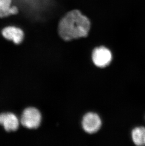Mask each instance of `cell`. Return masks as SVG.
<instances>
[{"label":"cell","mask_w":145,"mask_h":146,"mask_svg":"<svg viewBox=\"0 0 145 146\" xmlns=\"http://www.w3.org/2000/svg\"><path fill=\"white\" fill-rule=\"evenodd\" d=\"M90 29V22L87 18L77 10L68 13L59 24V31L64 40L85 37Z\"/></svg>","instance_id":"cell-1"},{"label":"cell","mask_w":145,"mask_h":146,"mask_svg":"<svg viewBox=\"0 0 145 146\" xmlns=\"http://www.w3.org/2000/svg\"><path fill=\"white\" fill-rule=\"evenodd\" d=\"M41 114L38 110L35 108H29L25 109L21 117V123L22 125L30 129H36L41 122Z\"/></svg>","instance_id":"cell-2"},{"label":"cell","mask_w":145,"mask_h":146,"mask_svg":"<svg viewBox=\"0 0 145 146\" xmlns=\"http://www.w3.org/2000/svg\"><path fill=\"white\" fill-rule=\"evenodd\" d=\"M93 63L100 68L107 67L111 63L112 55L109 50L106 47L101 46L93 50L92 54Z\"/></svg>","instance_id":"cell-3"},{"label":"cell","mask_w":145,"mask_h":146,"mask_svg":"<svg viewBox=\"0 0 145 146\" xmlns=\"http://www.w3.org/2000/svg\"><path fill=\"white\" fill-rule=\"evenodd\" d=\"M102 124L100 116L93 113H87L82 119V128L88 133L93 134L97 132L100 129Z\"/></svg>","instance_id":"cell-4"},{"label":"cell","mask_w":145,"mask_h":146,"mask_svg":"<svg viewBox=\"0 0 145 146\" xmlns=\"http://www.w3.org/2000/svg\"><path fill=\"white\" fill-rule=\"evenodd\" d=\"M19 120L15 114L12 113L0 114V124L7 131H15L19 127Z\"/></svg>","instance_id":"cell-5"},{"label":"cell","mask_w":145,"mask_h":146,"mask_svg":"<svg viewBox=\"0 0 145 146\" xmlns=\"http://www.w3.org/2000/svg\"><path fill=\"white\" fill-rule=\"evenodd\" d=\"M2 34L6 39L11 40L16 44L21 43L24 38L23 31L14 27H8L2 31Z\"/></svg>","instance_id":"cell-6"},{"label":"cell","mask_w":145,"mask_h":146,"mask_svg":"<svg viewBox=\"0 0 145 146\" xmlns=\"http://www.w3.org/2000/svg\"><path fill=\"white\" fill-rule=\"evenodd\" d=\"M11 0H0V18L16 14L18 9L16 6L11 7Z\"/></svg>","instance_id":"cell-7"},{"label":"cell","mask_w":145,"mask_h":146,"mask_svg":"<svg viewBox=\"0 0 145 146\" xmlns=\"http://www.w3.org/2000/svg\"><path fill=\"white\" fill-rule=\"evenodd\" d=\"M131 138L136 145L145 146V127H136L131 132Z\"/></svg>","instance_id":"cell-8"}]
</instances>
